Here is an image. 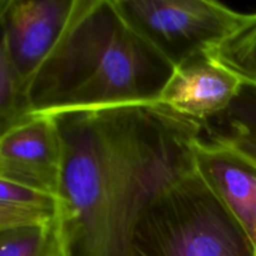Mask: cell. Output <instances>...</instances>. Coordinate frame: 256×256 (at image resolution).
<instances>
[{"mask_svg": "<svg viewBox=\"0 0 256 256\" xmlns=\"http://www.w3.org/2000/svg\"><path fill=\"white\" fill-rule=\"evenodd\" d=\"M54 116L64 142L60 202L70 256H129L145 205L195 168L200 122L162 104Z\"/></svg>", "mask_w": 256, "mask_h": 256, "instance_id": "cell-1", "label": "cell"}, {"mask_svg": "<svg viewBox=\"0 0 256 256\" xmlns=\"http://www.w3.org/2000/svg\"><path fill=\"white\" fill-rule=\"evenodd\" d=\"M174 66L125 22L114 0H75L29 82L34 114L158 104Z\"/></svg>", "mask_w": 256, "mask_h": 256, "instance_id": "cell-2", "label": "cell"}, {"mask_svg": "<svg viewBox=\"0 0 256 256\" xmlns=\"http://www.w3.org/2000/svg\"><path fill=\"white\" fill-rule=\"evenodd\" d=\"M129 256H256V245L194 168L145 205Z\"/></svg>", "mask_w": 256, "mask_h": 256, "instance_id": "cell-3", "label": "cell"}, {"mask_svg": "<svg viewBox=\"0 0 256 256\" xmlns=\"http://www.w3.org/2000/svg\"><path fill=\"white\" fill-rule=\"evenodd\" d=\"M125 22L174 68L209 52L244 14L214 0H114Z\"/></svg>", "mask_w": 256, "mask_h": 256, "instance_id": "cell-4", "label": "cell"}, {"mask_svg": "<svg viewBox=\"0 0 256 256\" xmlns=\"http://www.w3.org/2000/svg\"><path fill=\"white\" fill-rule=\"evenodd\" d=\"M64 156L56 118L34 114L0 134V180L60 199Z\"/></svg>", "mask_w": 256, "mask_h": 256, "instance_id": "cell-5", "label": "cell"}, {"mask_svg": "<svg viewBox=\"0 0 256 256\" xmlns=\"http://www.w3.org/2000/svg\"><path fill=\"white\" fill-rule=\"evenodd\" d=\"M75 0H0V50L29 85L59 40Z\"/></svg>", "mask_w": 256, "mask_h": 256, "instance_id": "cell-6", "label": "cell"}, {"mask_svg": "<svg viewBox=\"0 0 256 256\" xmlns=\"http://www.w3.org/2000/svg\"><path fill=\"white\" fill-rule=\"evenodd\" d=\"M242 85L236 74L202 52L174 68L158 104L202 122L224 112Z\"/></svg>", "mask_w": 256, "mask_h": 256, "instance_id": "cell-7", "label": "cell"}, {"mask_svg": "<svg viewBox=\"0 0 256 256\" xmlns=\"http://www.w3.org/2000/svg\"><path fill=\"white\" fill-rule=\"evenodd\" d=\"M194 165L256 245V168L234 152L199 139Z\"/></svg>", "mask_w": 256, "mask_h": 256, "instance_id": "cell-8", "label": "cell"}, {"mask_svg": "<svg viewBox=\"0 0 256 256\" xmlns=\"http://www.w3.org/2000/svg\"><path fill=\"white\" fill-rule=\"evenodd\" d=\"M199 140L229 150L256 168V86L242 82L232 104L200 122Z\"/></svg>", "mask_w": 256, "mask_h": 256, "instance_id": "cell-9", "label": "cell"}, {"mask_svg": "<svg viewBox=\"0 0 256 256\" xmlns=\"http://www.w3.org/2000/svg\"><path fill=\"white\" fill-rule=\"evenodd\" d=\"M60 212L59 198L0 180V230L48 228Z\"/></svg>", "mask_w": 256, "mask_h": 256, "instance_id": "cell-10", "label": "cell"}, {"mask_svg": "<svg viewBox=\"0 0 256 256\" xmlns=\"http://www.w3.org/2000/svg\"><path fill=\"white\" fill-rule=\"evenodd\" d=\"M208 54L242 82L256 86V12L244 14L239 25Z\"/></svg>", "mask_w": 256, "mask_h": 256, "instance_id": "cell-11", "label": "cell"}, {"mask_svg": "<svg viewBox=\"0 0 256 256\" xmlns=\"http://www.w3.org/2000/svg\"><path fill=\"white\" fill-rule=\"evenodd\" d=\"M32 115L29 85L0 50V132L26 122Z\"/></svg>", "mask_w": 256, "mask_h": 256, "instance_id": "cell-12", "label": "cell"}, {"mask_svg": "<svg viewBox=\"0 0 256 256\" xmlns=\"http://www.w3.org/2000/svg\"><path fill=\"white\" fill-rule=\"evenodd\" d=\"M38 256H70L66 230L62 212L59 218L48 228L45 242Z\"/></svg>", "mask_w": 256, "mask_h": 256, "instance_id": "cell-13", "label": "cell"}]
</instances>
